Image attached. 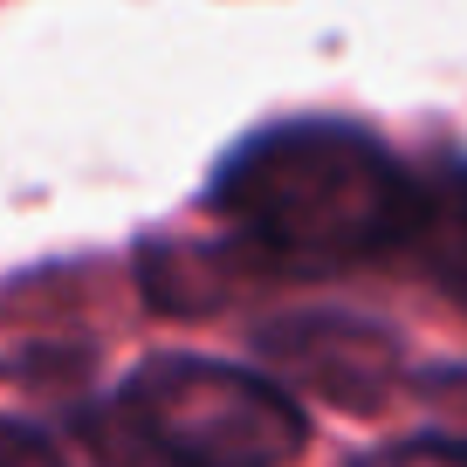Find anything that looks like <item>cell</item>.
<instances>
[{
  "label": "cell",
  "instance_id": "cell-3",
  "mask_svg": "<svg viewBox=\"0 0 467 467\" xmlns=\"http://www.w3.org/2000/svg\"><path fill=\"white\" fill-rule=\"evenodd\" d=\"M262 358L337 406H379L399 379V344L358 317H289L262 330Z\"/></svg>",
  "mask_w": 467,
  "mask_h": 467
},
{
  "label": "cell",
  "instance_id": "cell-2",
  "mask_svg": "<svg viewBox=\"0 0 467 467\" xmlns=\"http://www.w3.org/2000/svg\"><path fill=\"white\" fill-rule=\"evenodd\" d=\"M117 412L145 453L200 461V467L296 461L309 440V420L275 379L213 365V358H151L145 371H131Z\"/></svg>",
  "mask_w": 467,
  "mask_h": 467
},
{
  "label": "cell",
  "instance_id": "cell-1",
  "mask_svg": "<svg viewBox=\"0 0 467 467\" xmlns=\"http://www.w3.org/2000/svg\"><path fill=\"white\" fill-rule=\"evenodd\" d=\"M213 213L262 262L330 275L406 248L420 227V179L350 124H275L220 159Z\"/></svg>",
  "mask_w": 467,
  "mask_h": 467
},
{
  "label": "cell",
  "instance_id": "cell-5",
  "mask_svg": "<svg viewBox=\"0 0 467 467\" xmlns=\"http://www.w3.org/2000/svg\"><path fill=\"white\" fill-rule=\"evenodd\" d=\"M0 453H28V461H35V453H42V461H48V453H56V447H48L42 433H28V426H0Z\"/></svg>",
  "mask_w": 467,
  "mask_h": 467
},
{
  "label": "cell",
  "instance_id": "cell-4",
  "mask_svg": "<svg viewBox=\"0 0 467 467\" xmlns=\"http://www.w3.org/2000/svg\"><path fill=\"white\" fill-rule=\"evenodd\" d=\"M392 453L399 461H467V440H406Z\"/></svg>",
  "mask_w": 467,
  "mask_h": 467
}]
</instances>
